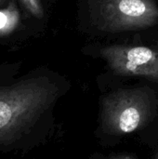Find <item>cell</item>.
<instances>
[{
  "label": "cell",
  "mask_w": 158,
  "mask_h": 159,
  "mask_svg": "<svg viewBox=\"0 0 158 159\" xmlns=\"http://www.w3.org/2000/svg\"><path fill=\"white\" fill-rule=\"evenodd\" d=\"M18 68L0 67V151L16 149L59 96V88L49 77H16Z\"/></svg>",
  "instance_id": "6da1fadb"
},
{
  "label": "cell",
  "mask_w": 158,
  "mask_h": 159,
  "mask_svg": "<svg viewBox=\"0 0 158 159\" xmlns=\"http://www.w3.org/2000/svg\"><path fill=\"white\" fill-rule=\"evenodd\" d=\"M154 113L155 101L148 89H119L102 100V126L111 135H126L145 127Z\"/></svg>",
  "instance_id": "7a4b0ae2"
},
{
  "label": "cell",
  "mask_w": 158,
  "mask_h": 159,
  "mask_svg": "<svg viewBox=\"0 0 158 159\" xmlns=\"http://www.w3.org/2000/svg\"><path fill=\"white\" fill-rule=\"evenodd\" d=\"M92 14L100 29L112 33L144 29L158 22L155 0H94Z\"/></svg>",
  "instance_id": "3957f363"
},
{
  "label": "cell",
  "mask_w": 158,
  "mask_h": 159,
  "mask_svg": "<svg viewBox=\"0 0 158 159\" xmlns=\"http://www.w3.org/2000/svg\"><path fill=\"white\" fill-rule=\"evenodd\" d=\"M102 57L119 75L158 81V51L142 46L114 45L102 48Z\"/></svg>",
  "instance_id": "277c9868"
},
{
  "label": "cell",
  "mask_w": 158,
  "mask_h": 159,
  "mask_svg": "<svg viewBox=\"0 0 158 159\" xmlns=\"http://www.w3.org/2000/svg\"><path fill=\"white\" fill-rule=\"evenodd\" d=\"M20 13L14 0H9L6 7L0 8V37L13 34L20 26Z\"/></svg>",
  "instance_id": "5b68a950"
},
{
  "label": "cell",
  "mask_w": 158,
  "mask_h": 159,
  "mask_svg": "<svg viewBox=\"0 0 158 159\" xmlns=\"http://www.w3.org/2000/svg\"><path fill=\"white\" fill-rule=\"evenodd\" d=\"M23 7L34 18L41 19L44 16V8L41 0H20Z\"/></svg>",
  "instance_id": "8992f818"
},
{
  "label": "cell",
  "mask_w": 158,
  "mask_h": 159,
  "mask_svg": "<svg viewBox=\"0 0 158 159\" xmlns=\"http://www.w3.org/2000/svg\"><path fill=\"white\" fill-rule=\"evenodd\" d=\"M108 159H136L134 157L129 156V155H121V156H116L114 157H110Z\"/></svg>",
  "instance_id": "52a82bcc"
},
{
  "label": "cell",
  "mask_w": 158,
  "mask_h": 159,
  "mask_svg": "<svg viewBox=\"0 0 158 159\" xmlns=\"http://www.w3.org/2000/svg\"><path fill=\"white\" fill-rule=\"evenodd\" d=\"M5 1H6V0H0V7H2V6L5 4Z\"/></svg>",
  "instance_id": "ba28073f"
},
{
  "label": "cell",
  "mask_w": 158,
  "mask_h": 159,
  "mask_svg": "<svg viewBox=\"0 0 158 159\" xmlns=\"http://www.w3.org/2000/svg\"><path fill=\"white\" fill-rule=\"evenodd\" d=\"M156 159H158V151H157V154H156Z\"/></svg>",
  "instance_id": "9c48e42d"
}]
</instances>
